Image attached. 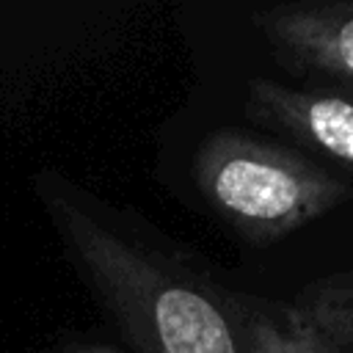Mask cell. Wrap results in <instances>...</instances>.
<instances>
[{
    "label": "cell",
    "mask_w": 353,
    "mask_h": 353,
    "mask_svg": "<svg viewBox=\"0 0 353 353\" xmlns=\"http://www.w3.org/2000/svg\"><path fill=\"white\" fill-rule=\"evenodd\" d=\"M72 245L94 284L146 353H248L254 328L243 339L226 309L199 284L182 281L130 251L119 237L77 212L61 215Z\"/></svg>",
    "instance_id": "6da1fadb"
},
{
    "label": "cell",
    "mask_w": 353,
    "mask_h": 353,
    "mask_svg": "<svg viewBox=\"0 0 353 353\" xmlns=\"http://www.w3.org/2000/svg\"><path fill=\"white\" fill-rule=\"evenodd\" d=\"M196 182L215 212L254 243L281 240L350 199V185L306 154L234 130L201 146Z\"/></svg>",
    "instance_id": "7a4b0ae2"
},
{
    "label": "cell",
    "mask_w": 353,
    "mask_h": 353,
    "mask_svg": "<svg viewBox=\"0 0 353 353\" xmlns=\"http://www.w3.org/2000/svg\"><path fill=\"white\" fill-rule=\"evenodd\" d=\"M245 110L259 124L320 154L353 179V85H284L251 80Z\"/></svg>",
    "instance_id": "3957f363"
},
{
    "label": "cell",
    "mask_w": 353,
    "mask_h": 353,
    "mask_svg": "<svg viewBox=\"0 0 353 353\" xmlns=\"http://www.w3.org/2000/svg\"><path fill=\"white\" fill-rule=\"evenodd\" d=\"M254 25L292 72L353 85V0L279 6Z\"/></svg>",
    "instance_id": "277c9868"
},
{
    "label": "cell",
    "mask_w": 353,
    "mask_h": 353,
    "mask_svg": "<svg viewBox=\"0 0 353 353\" xmlns=\"http://www.w3.org/2000/svg\"><path fill=\"white\" fill-rule=\"evenodd\" d=\"M248 353H353V273L325 279L259 320Z\"/></svg>",
    "instance_id": "5b68a950"
}]
</instances>
